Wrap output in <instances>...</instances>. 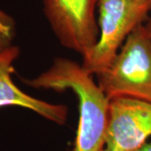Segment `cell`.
<instances>
[{
    "mask_svg": "<svg viewBox=\"0 0 151 151\" xmlns=\"http://www.w3.org/2000/svg\"><path fill=\"white\" fill-rule=\"evenodd\" d=\"M23 82L35 89L70 91L78 101V126L72 151H101L106 145L109 99L93 75L74 60L58 57L47 70Z\"/></svg>",
    "mask_w": 151,
    "mask_h": 151,
    "instance_id": "1",
    "label": "cell"
},
{
    "mask_svg": "<svg viewBox=\"0 0 151 151\" xmlns=\"http://www.w3.org/2000/svg\"><path fill=\"white\" fill-rule=\"evenodd\" d=\"M97 82L108 99L130 97L151 103V40L145 24L129 35Z\"/></svg>",
    "mask_w": 151,
    "mask_h": 151,
    "instance_id": "2",
    "label": "cell"
},
{
    "mask_svg": "<svg viewBox=\"0 0 151 151\" xmlns=\"http://www.w3.org/2000/svg\"><path fill=\"white\" fill-rule=\"evenodd\" d=\"M97 11L98 40L81 63L93 76L112 63L129 35L148 19L151 0H99Z\"/></svg>",
    "mask_w": 151,
    "mask_h": 151,
    "instance_id": "3",
    "label": "cell"
},
{
    "mask_svg": "<svg viewBox=\"0 0 151 151\" xmlns=\"http://www.w3.org/2000/svg\"><path fill=\"white\" fill-rule=\"evenodd\" d=\"M45 16L60 44L84 57L99 36V0H42Z\"/></svg>",
    "mask_w": 151,
    "mask_h": 151,
    "instance_id": "4",
    "label": "cell"
},
{
    "mask_svg": "<svg viewBox=\"0 0 151 151\" xmlns=\"http://www.w3.org/2000/svg\"><path fill=\"white\" fill-rule=\"evenodd\" d=\"M151 137V103L130 97L109 100L106 148L136 151Z\"/></svg>",
    "mask_w": 151,
    "mask_h": 151,
    "instance_id": "5",
    "label": "cell"
},
{
    "mask_svg": "<svg viewBox=\"0 0 151 151\" xmlns=\"http://www.w3.org/2000/svg\"><path fill=\"white\" fill-rule=\"evenodd\" d=\"M20 50L16 45L0 53V108L14 106L29 109L44 119L63 125L68 117V108L63 104H54L29 95L15 85L12 76L15 71L14 62Z\"/></svg>",
    "mask_w": 151,
    "mask_h": 151,
    "instance_id": "6",
    "label": "cell"
},
{
    "mask_svg": "<svg viewBox=\"0 0 151 151\" xmlns=\"http://www.w3.org/2000/svg\"><path fill=\"white\" fill-rule=\"evenodd\" d=\"M16 36V22L14 19L0 9V53L14 45Z\"/></svg>",
    "mask_w": 151,
    "mask_h": 151,
    "instance_id": "7",
    "label": "cell"
},
{
    "mask_svg": "<svg viewBox=\"0 0 151 151\" xmlns=\"http://www.w3.org/2000/svg\"><path fill=\"white\" fill-rule=\"evenodd\" d=\"M145 26L147 33H148V35H149V36H150L151 40V12L150 16L148 18V19L146 20V23L145 24Z\"/></svg>",
    "mask_w": 151,
    "mask_h": 151,
    "instance_id": "8",
    "label": "cell"
},
{
    "mask_svg": "<svg viewBox=\"0 0 151 151\" xmlns=\"http://www.w3.org/2000/svg\"><path fill=\"white\" fill-rule=\"evenodd\" d=\"M136 151H151V141L150 142H147L141 148H139L138 150Z\"/></svg>",
    "mask_w": 151,
    "mask_h": 151,
    "instance_id": "9",
    "label": "cell"
},
{
    "mask_svg": "<svg viewBox=\"0 0 151 151\" xmlns=\"http://www.w3.org/2000/svg\"><path fill=\"white\" fill-rule=\"evenodd\" d=\"M101 151H110V150H108L107 149H103V150H102Z\"/></svg>",
    "mask_w": 151,
    "mask_h": 151,
    "instance_id": "10",
    "label": "cell"
}]
</instances>
